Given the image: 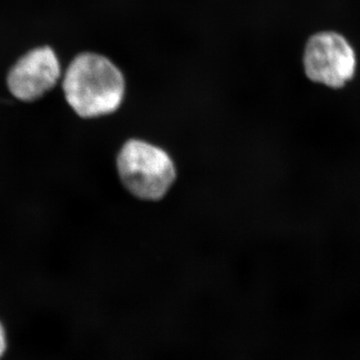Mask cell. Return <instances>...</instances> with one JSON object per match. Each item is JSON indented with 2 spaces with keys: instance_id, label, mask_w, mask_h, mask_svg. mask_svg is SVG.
I'll return each instance as SVG.
<instances>
[{
  "instance_id": "5",
  "label": "cell",
  "mask_w": 360,
  "mask_h": 360,
  "mask_svg": "<svg viewBox=\"0 0 360 360\" xmlns=\"http://www.w3.org/2000/svg\"><path fill=\"white\" fill-rule=\"evenodd\" d=\"M8 348H10V336H8V328L0 319V360L6 357Z\"/></svg>"
},
{
  "instance_id": "2",
  "label": "cell",
  "mask_w": 360,
  "mask_h": 360,
  "mask_svg": "<svg viewBox=\"0 0 360 360\" xmlns=\"http://www.w3.org/2000/svg\"><path fill=\"white\" fill-rule=\"evenodd\" d=\"M116 169L126 190L143 200H160L172 186L176 174L167 153L135 139L120 148Z\"/></svg>"
},
{
  "instance_id": "3",
  "label": "cell",
  "mask_w": 360,
  "mask_h": 360,
  "mask_svg": "<svg viewBox=\"0 0 360 360\" xmlns=\"http://www.w3.org/2000/svg\"><path fill=\"white\" fill-rule=\"evenodd\" d=\"M303 62L310 80L333 89L345 86L356 70L354 49L343 35L335 31L312 35L306 44Z\"/></svg>"
},
{
  "instance_id": "4",
  "label": "cell",
  "mask_w": 360,
  "mask_h": 360,
  "mask_svg": "<svg viewBox=\"0 0 360 360\" xmlns=\"http://www.w3.org/2000/svg\"><path fill=\"white\" fill-rule=\"evenodd\" d=\"M62 67L55 49L48 45L31 49L8 71V91L16 100L33 103L40 100L61 82Z\"/></svg>"
},
{
  "instance_id": "1",
  "label": "cell",
  "mask_w": 360,
  "mask_h": 360,
  "mask_svg": "<svg viewBox=\"0 0 360 360\" xmlns=\"http://www.w3.org/2000/svg\"><path fill=\"white\" fill-rule=\"evenodd\" d=\"M63 94L79 118L93 120L114 114L122 105L125 79L110 58L96 52L76 56L63 74Z\"/></svg>"
}]
</instances>
